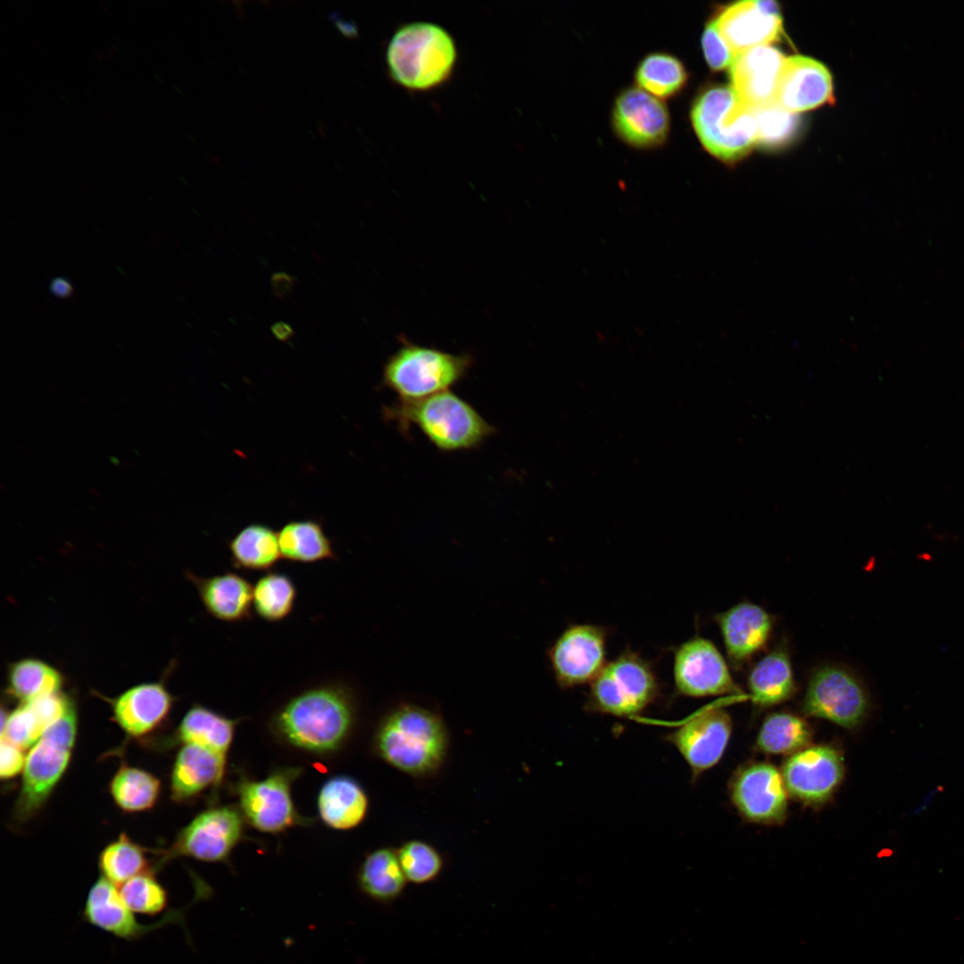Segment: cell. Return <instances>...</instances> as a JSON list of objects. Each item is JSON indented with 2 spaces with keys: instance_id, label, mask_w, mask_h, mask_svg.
Returning <instances> with one entry per match:
<instances>
[{
  "instance_id": "cell-32",
  "label": "cell",
  "mask_w": 964,
  "mask_h": 964,
  "mask_svg": "<svg viewBox=\"0 0 964 964\" xmlns=\"http://www.w3.org/2000/svg\"><path fill=\"white\" fill-rule=\"evenodd\" d=\"M62 674L53 665L37 658H22L11 663L6 675V692L28 703L62 691Z\"/></svg>"
},
{
  "instance_id": "cell-40",
  "label": "cell",
  "mask_w": 964,
  "mask_h": 964,
  "mask_svg": "<svg viewBox=\"0 0 964 964\" xmlns=\"http://www.w3.org/2000/svg\"><path fill=\"white\" fill-rule=\"evenodd\" d=\"M118 889L126 906L135 914L155 916L168 906V893L154 872L136 876Z\"/></svg>"
},
{
  "instance_id": "cell-31",
  "label": "cell",
  "mask_w": 964,
  "mask_h": 964,
  "mask_svg": "<svg viewBox=\"0 0 964 964\" xmlns=\"http://www.w3.org/2000/svg\"><path fill=\"white\" fill-rule=\"evenodd\" d=\"M278 536L281 557L287 561L313 563L337 558L333 543L318 520L288 521Z\"/></svg>"
},
{
  "instance_id": "cell-8",
  "label": "cell",
  "mask_w": 964,
  "mask_h": 964,
  "mask_svg": "<svg viewBox=\"0 0 964 964\" xmlns=\"http://www.w3.org/2000/svg\"><path fill=\"white\" fill-rule=\"evenodd\" d=\"M659 682L652 665L628 649L607 662L590 683L586 707L617 717L641 713L656 698Z\"/></svg>"
},
{
  "instance_id": "cell-35",
  "label": "cell",
  "mask_w": 964,
  "mask_h": 964,
  "mask_svg": "<svg viewBox=\"0 0 964 964\" xmlns=\"http://www.w3.org/2000/svg\"><path fill=\"white\" fill-rule=\"evenodd\" d=\"M297 589L286 573L270 570L253 587V609L262 619L275 623L293 611Z\"/></svg>"
},
{
  "instance_id": "cell-19",
  "label": "cell",
  "mask_w": 964,
  "mask_h": 964,
  "mask_svg": "<svg viewBox=\"0 0 964 964\" xmlns=\"http://www.w3.org/2000/svg\"><path fill=\"white\" fill-rule=\"evenodd\" d=\"M786 790L782 774L773 765L755 763L737 774L731 786V796L748 819L773 824L785 817Z\"/></svg>"
},
{
  "instance_id": "cell-24",
  "label": "cell",
  "mask_w": 964,
  "mask_h": 964,
  "mask_svg": "<svg viewBox=\"0 0 964 964\" xmlns=\"http://www.w3.org/2000/svg\"><path fill=\"white\" fill-rule=\"evenodd\" d=\"M227 760L198 744H182L170 774V796L178 803L199 797L211 788L217 794Z\"/></svg>"
},
{
  "instance_id": "cell-17",
  "label": "cell",
  "mask_w": 964,
  "mask_h": 964,
  "mask_svg": "<svg viewBox=\"0 0 964 964\" xmlns=\"http://www.w3.org/2000/svg\"><path fill=\"white\" fill-rule=\"evenodd\" d=\"M731 730L728 713L721 708L711 707L690 717L669 735V740L696 777L719 762Z\"/></svg>"
},
{
  "instance_id": "cell-6",
  "label": "cell",
  "mask_w": 964,
  "mask_h": 964,
  "mask_svg": "<svg viewBox=\"0 0 964 964\" xmlns=\"http://www.w3.org/2000/svg\"><path fill=\"white\" fill-rule=\"evenodd\" d=\"M400 347L386 360L383 385L399 400H419L449 388L465 378L473 364L469 353L454 354L419 345L400 336Z\"/></svg>"
},
{
  "instance_id": "cell-20",
  "label": "cell",
  "mask_w": 964,
  "mask_h": 964,
  "mask_svg": "<svg viewBox=\"0 0 964 964\" xmlns=\"http://www.w3.org/2000/svg\"><path fill=\"white\" fill-rule=\"evenodd\" d=\"M114 722L129 736L142 737L160 727L170 715L174 697L163 681L135 685L113 698H105Z\"/></svg>"
},
{
  "instance_id": "cell-46",
  "label": "cell",
  "mask_w": 964,
  "mask_h": 964,
  "mask_svg": "<svg viewBox=\"0 0 964 964\" xmlns=\"http://www.w3.org/2000/svg\"><path fill=\"white\" fill-rule=\"evenodd\" d=\"M271 332L274 337L281 342H287L294 336L292 327L284 321H278L273 324L271 326Z\"/></svg>"
},
{
  "instance_id": "cell-38",
  "label": "cell",
  "mask_w": 964,
  "mask_h": 964,
  "mask_svg": "<svg viewBox=\"0 0 964 964\" xmlns=\"http://www.w3.org/2000/svg\"><path fill=\"white\" fill-rule=\"evenodd\" d=\"M396 852L408 883L426 885L435 881L442 873L443 857L427 842L407 841L396 849Z\"/></svg>"
},
{
  "instance_id": "cell-13",
  "label": "cell",
  "mask_w": 964,
  "mask_h": 964,
  "mask_svg": "<svg viewBox=\"0 0 964 964\" xmlns=\"http://www.w3.org/2000/svg\"><path fill=\"white\" fill-rule=\"evenodd\" d=\"M607 628L594 624H573L559 636L547 656L561 688L590 684L606 665Z\"/></svg>"
},
{
  "instance_id": "cell-43",
  "label": "cell",
  "mask_w": 964,
  "mask_h": 964,
  "mask_svg": "<svg viewBox=\"0 0 964 964\" xmlns=\"http://www.w3.org/2000/svg\"><path fill=\"white\" fill-rule=\"evenodd\" d=\"M24 750L1 737L0 776L2 779H10L23 771L26 757Z\"/></svg>"
},
{
  "instance_id": "cell-45",
  "label": "cell",
  "mask_w": 964,
  "mask_h": 964,
  "mask_svg": "<svg viewBox=\"0 0 964 964\" xmlns=\"http://www.w3.org/2000/svg\"><path fill=\"white\" fill-rule=\"evenodd\" d=\"M50 292L57 297L67 298L72 294L71 283L63 278H55L50 283Z\"/></svg>"
},
{
  "instance_id": "cell-41",
  "label": "cell",
  "mask_w": 964,
  "mask_h": 964,
  "mask_svg": "<svg viewBox=\"0 0 964 964\" xmlns=\"http://www.w3.org/2000/svg\"><path fill=\"white\" fill-rule=\"evenodd\" d=\"M48 727L30 703H20L11 712H2L1 737L22 750L31 748Z\"/></svg>"
},
{
  "instance_id": "cell-22",
  "label": "cell",
  "mask_w": 964,
  "mask_h": 964,
  "mask_svg": "<svg viewBox=\"0 0 964 964\" xmlns=\"http://www.w3.org/2000/svg\"><path fill=\"white\" fill-rule=\"evenodd\" d=\"M785 55L770 45L759 46L736 55L730 67L732 88L750 107L774 103Z\"/></svg>"
},
{
  "instance_id": "cell-1",
  "label": "cell",
  "mask_w": 964,
  "mask_h": 964,
  "mask_svg": "<svg viewBox=\"0 0 964 964\" xmlns=\"http://www.w3.org/2000/svg\"><path fill=\"white\" fill-rule=\"evenodd\" d=\"M356 719L353 692L342 684L308 688L293 696L271 717L274 733L300 750L329 754L339 750Z\"/></svg>"
},
{
  "instance_id": "cell-34",
  "label": "cell",
  "mask_w": 964,
  "mask_h": 964,
  "mask_svg": "<svg viewBox=\"0 0 964 964\" xmlns=\"http://www.w3.org/2000/svg\"><path fill=\"white\" fill-rule=\"evenodd\" d=\"M115 804L126 812H140L153 808L160 795V780L152 773L127 765L121 766L110 782Z\"/></svg>"
},
{
  "instance_id": "cell-21",
  "label": "cell",
  "mask_w": 964,
  "mask_h": 964,
  "mask_svg": "<svg viewBox=\"0 0 964 964\" xmlns=\"http://www.w3.org/2000/svg\"><path fill=\"white\" fill-rule=\"evenodd\" d=\"M833 81L827 68L807 56L785 59L777 87L774 103L797 113L817 108L834 100Z\"/></svg>"
},
{
  "instance_id": "cell-7",
  "label": "cell",
  "mask_w": 964,
  "mask_h": 964,
  "mask_svg": "<svg viewBox=\"0 0 964 964\" xmlns=\"http://www.w3.org/2000/svg\"><path fill=\"white\" fill-rule=\"evenodd\" d=\"M77 732L78 711L72 701L63 715L45 730L26 757L21 787L14 805L16 819H29L48 799L69 766Z\"/></svg>"
},
{
  "instance_id": "cell-29",
  "label": "cell",
  "mask_w": 964,
  "mask_h": 964,
  "mask_svg": "<svg viewBox=\"0 0 964 964\" xmlns=\"http://www.w3.org/2000/svg\"><path fill=\"white\" fill-rule=\"evenodd\" d=\"M748 686L760 706L769 707L790 699L796 685L787 651L777 648L760 659L749 674Z\"/></svg>"
},
{
  "instance_id": "cell-5",
  "label": "cell",
  "mask_w": 964,
  "mask_h": 964,
  "mask_svg": "<svg viewBox=\"0 0 964 964\" xmlns=\"http://www.w3.org/2000/svg\"><path fill=\"white\" fill-rule=\"evenodd\" d=\"M690 118L703 148L723 162L744 157L757 144L753 107L742 103L732 87L719 85L702 91Z\"/></svg>"
},
{
  "instance_id": "cell-28",
  "label": "cell",
  "mask_w": 964,
  "mask_h": 964,
  "mask_svg": "<svg viewBox=\"0 0 964 964\" xmlns=\"http://www.w3.org/2000/svg\"><path fill=\"white\" fill-rule=\"evenodd\" d=\"M239 719H231L206 706L194 704L183 716L177 730L178 742L198 744L227 760Z\"/></svg>"
},
{
  "instance_id": "cell-12",
  "label": "cell",
  "mask_w": 964,
  "mask_h": 964,
  "mask_svg": "<svg viewBox=\"0 0 964 964\" xmlns=\"http://www.w3.org/2000/svg\"><path fill=\"white\" fill-rule=\"evenodd\" d=\"M206 897L207 893L199 889L187 906L170 910L157 922L143 924L138 922L136 914L126 906L118 887L100 877L87 892L81 916L84 921L91 926L115 937L132 942L168 925L178 924L184 927L187 910L192 904Z\"/></svg>"
},
{
  "instance_id": "cell-23",
  "label": "cell",
  "mask_w": 964,
  "mask_h": 964,
  "mask_svg": "<svg viewBox=\"0 0 964 964\" xmlns=\"http://www.w3.org/2000/svg\"><path fill=\"white\" fill-rule=\"evenodd\" d=\"M729 660L741 664L767 644L773 629L770 614L748 602L737 603L715 617Z\"/></svg>"
},
{
  "instance_id": "cell-18",
  "label": "cell",
  "mask_w": 964,
  "mask_h": 964,
  "mask_svg": "<svg viewBox=\"0 0 964 964\" xmlns=\"http://www.w3.org/2000/svg\"><path fill=\"white\" fill-rule=\"evenodd\" d=\"M735 56L778 41L782 18L775 1H741L723 8L712 20Z\"/></svg>"
},
{
  "instance_id": "cell-11",
  "label": "cell",
  "mask_w": 964,
  "mask_h": 964,
  "mask_svg": "<svg viewBox=\"0 0 964 964\" xmlns=\"http://www.w3.org/2000/svg\"><path fill=\"white\" fill-rule=\"evenodd\" d=\"M806 714L845 728L860 725L867 714V693L857 677L842 666L818 669L810 677L802 704Z\"/></svg>"
},
{
  "instance_id": "cell-25",
  "label": "cell",
  "mask_w": 964,
  "mask_h": 964,
  "mask_svg": "<svg viewBox=\"0 0 964 964\" xmlns=\"http://www.w3.org/2000/svg\"><path fill=\"white\" fill-rule=\"evenodd\" d=\"M186 576L195 587L204 608L214 619L235 623L252 618L253 586L242 575L226 571L200 577L187 571Z\"/></svg>"
},
{
  "instance_id": "cell-15",
  "label": "cell",
  "mask_w": 964,
  "mask_h": 964,
  "mask_svg": "<svg viewBox=\"0 0 964 964\" xmlns=\"http://www.w3.org/2000/svg\"><path fill=\"white\" fill-rule=\"evenodd\" d=\"M611 121L615 135L639 150L663 145L670 132L667 105L638 87H626L616 96Z\"/></svg>"
},
{
  "instance_id": "cell-2",
  "label": "cell",
  "mask_w": 964,
  "mask_h": 964,
  "mask_svg": "<svg viewBox=\"0 0 964 964\" xmlns=\"http://www.w3.org/2000/svg\"><path fill=\"white\" fill-rule=\"evenodd\" d=\"M373 745L378 756L395 769L414 777L435 774L449 747L447 727L437 713L402 703L379 722Z\"/></svg>"
},
{
  "instance_id": "cell-30",
  "label": "cell",
  "mask_w": 964,
  "mask_h": 964,
  "mask_svg": "<svg viewBox=\"0 0 964 964\" xmlns=\"http://www.w3.org/2000/svg\"><path fill=\"white\" fill-rule=\"evenodd\" d=\"M230 561L237 569L270 571L281 557L278 532L262 523L241 528L229 542Z\"/></svg>"
},
{
  "instance_id": "cell-39",
  "label": "cell",
  "mask_w": 964,
  "mask_h": 964,
  "mask_svg": "<svg viewBox=\"0 0 964 964\" xmlns=\"http://www.w3.org/2000/svg\"><path fill=\"white\" fill-rule=\"evenodd\" d=\"M757 144L777 148L790 143L800 129V117L775 103L754 107Z\"/></svg>"
},
{
  "instance_id": "cell-33",
  "label": "cell",
  "mask_w": 964,
  "mask_h": 964,
  "mask_svg": "<svg viewBox=\"0 0 964 964\" xmlns=\"http://www.w3.org/2000/svg\"><path fill=\"white\" fill-rule=\"evenodd\" d=\"M688 72L682 61L666 52H652L644 56L635 71L636 87L665 100L683 91Z\"/></svg>"
},
{
  "instance_id": "cell-26",
  "label": "cell",
  "mask_w": 964,
  "mask_h": 964,
  "mask_svg": "<svg viewBox=\"0 0 964 964\" xmlns=\"http://www.w3.org/2000/svg\"><path fill=\"white\" fill-rule=\"evenodd\" d=\"M369 797L354 778L339 775L328 779L317 797L321 821L329 828L345 831L357 827L369 810Z\"/></svg>"
},
{
  "instance_id": "cell-10",
  "label": "cell",
  "mask_w": 964,
  "mask_h": 964,
  "mask_svg": "<svg viewBox=\"0 0 964 964\" xmlns=\"http://www.w3.org/2000/svg\"><path fill=\"white\" fill-rule=\"evenodd\" d=\"M245 820L231 805L210 807L197 814L161 854L160 865L177 857L211 863H228L245 837Z\"/></svg>"
},
{
  "instance_id": "cell-3",
  "label": "cell",
  "mask_w": 964,
  "mask_h": 964,
  "mask_svg": "<svg viewBox=\"0 0 964 964\" xmlns=\"http://www.w3.org/2000/svg\"><path fill=\"white\" fill-rule=\"evenodd\" d=\"M458 60L453 37L442 26L429 21H412L400 26L386 50L389 77L412 92H428L445 85Z\"/></svg>"
},
{
  "instance_id": "cell-9",
  "label": "cell",
  "mask_w": 964,
  "mask_h": 964,
  "mask_svg": "<svg viewBox=\"0 0 964 964\" xmlns=\"http://www.w3.org/2000/svg\"><path fill=\"white\" fill-rule=\"evenodd\" d=\"M303 772L299 766H282L262 779L239 777L235 792L245 822L271 835L310 825L312 820L298 812L292 796L293 784Z\"/></svg>"
},
{
  "instance_id": "cell-14",
  "label": "cell",
  "mask_w": 964,
  "mask_h": 964,
  "mask_svg": "<svg viewBox=\"0 0 964 964\" xmlns=\"http://www.w3.org/2000/svg\"><path fill=\"white\" fill-rule=\"evenodd\" d=\"M673 676L677 692L685 696L741 692L719 649L711 641L699 636L684 642L676 650Z\"/></svg>"
},
{
  "instance_id": "cell-42",
  "label": "cell",
  "mask_w": 964,
  "mask_h": 964,
  "mask_svg": "<svg viewBox=\"0 0 964 964\" xmlns=\"http://www.w3.org/2000/svg\"><path fill=\"white\" fill-rule=\"evenodd\" d=\"M701 43L706 62L712 71H719L731 67L736 56L720 35L713 21L705 26Z\"/></svg>"
},
{
  "instance_id": "cell-27",
  "label": "cell",
  "mask_w": 964,
  "mask_h": 964,
  "mask_svg": "<svg viewBox=\"0 0 964 964\" xmlns=\"http://www.w3.org/2000/svg\"><path fill=\"white\" fill-rule=\"evenodd\" d=\"M407 883L397 852L390 847H381L368 853L357 872V885L361 892L383 905L398 900Z\"/></svg>"
},
{
  "instance_id": "cell-4",
  "label": "cell",
  "mask_w": 964,
  "mask_h": 964,
  "mask_svg": "<svg viewBox=\"0 0 964 964\" xmlns=\"http://www.w3.org/2000/svg\"><path fill=\"white\" fill-rule=\"evenodd\" d=\"M385 414L402 428L417 427L442 452L477 448L495 433L471 404L450 390L419 400H399L386 407Z\"/></svg>"
},
{
  "instance_id": "cell-44",
  "label": "cell",
  "mask_w": 964,
  "mask_h": 964,
  "mask_svg": "<svg viewBox=\"0 0 964 964\" xmlns=\"http://www.w3.org/2000/svg\"><path fill=\"white\" fill-rule=\"evenodd\" d=\"M295 283L296 279L286 272H276L270 279L272 293L281 300H286L291 295Z\"/></svg>"
},
{
  "instance_id": "cell-16",
  "label": "cell",
  "mask_w": 964,
  "mask_h": 964,
  "mask_svg": "<svg viewBox=\"0 0 964 964\" xmlns=\"http://www.w3.org/2000/svg\"><path fill=\"white\" fill-rule=\"evenodd\" d=\"M842 755L833 747L817 745L800 750L785 761L782 776L787 791L806 803L827 801L843 780Z\"/></svg>"
},
{
  "instance_id": "cell-37",
  "label": "cell",
  "mask_w": 964,
  "mask_h": 964,
  "mask_svg": "<svg viewBox=\"0 0 964 964\" xmlns=\"http://www.w3.org/2000/svg\"><path fill=\"white\" fill-rule=\"evenodd\" d=\"M810 739L811 729L804 719L792 713L777 712L764 720L758 734L757 746L767 753H795Z\"/></svg>"
},
{
  "instance_id": "cell-36",
  "label": "cell",
  "mask_w": 964,
  "mask_h": 964,
  "mask_svg": "<svg viewBox=\"0 0 964 964\" xmlns=\"http://www.w3.org/2000/svg\"><path fill=\"white\" fill-rule=\"evenodd\" d=\"M98 866L101 877L117 887L136 876L154 872L147 858L146 850L125 834H120L115 841L101 852Z\"/></svg>"
}]
</instances>
